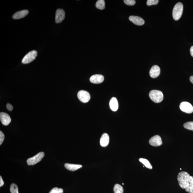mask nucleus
Wrapping results in <instances>:
<instances>
[{
  "mask_svg": "<svg viewBox=\"0 0 193 193\" xmlns=\"http://www.w3.org/2000/svg\"><path fill=\"white\" fill-rule=\"evenodd\" d=\"M139 161L143 164L145 167L149 169H152V165L147 159H145L141 158L139 159Z\"/></svg>",
  "mask_w": 193,
  "mask_h": 193,
  "instance_id": "nucleus-19",
  "label": "nucleus"
},
{
  "mask_svg": "<svg viewBox=\"0 0 193 193\" xmlns=\"http://www.w3.org/2000/svg\"><path fill=\"white\" fill-rule=\"evenodd\" d=\"M122 185H124V183H122Z\"/></svg>",
  "mask_w": 193,
  "mask_h": 193,
  "instance_id": "nucleus-32",
  "label": "nucleus"
},
{
  "mask_svg": "<svg viewBox=\"0 0 193 193\" xmlns=\"http://www.w3.org/2000/svg\"><path fill=\"white\" fill-rule=\"evenodd\" d=\"M4 182L3 181L2 177L1 176H0V187H1L4 185Z\"/></svg>",
  "mask_w": 193,
  "mask_h": 193,
  "instance_id": "nucleus-29",
  "label": "nucleus"
},
{
  "mask_svg": "<svg viewBox=\"0 0 193 193\" xmlns=\"http://www.w3.org/2000/svg\"><path fill=\"white\" fill-rule=\"evenodd\" d=\"M110 106L112 110L113 111H117L118 108V103L116 98L113 97L110 99Z\"/></svg>",
  "mask_w": 193,
  "mask_h": 193,
  "instance_id": "nucleus-16",
  "label": "nucleus"
},
{
  "mask_svg": "<svg viewBox=\"0 0 193 193\" xmlns=\"http://www.w3.org/2000/svg\"><path fill=\"white\" fill-rule=\"evenodd\" d=\"M183 11V5L179 2L175 5L173 11V18L175 20H178L181 17Z\"/></svg>",
  "mask_w": 193,
  "mask_h": 193,
  "instance_id": "nucleus-2",
  "label": "nucleus"
},
{
  "mask_svg": "<svg viewBox=\"0 0 193 193\" xmlns=\"http://www.w3.org/2000/svg\"><path fill=\"white\" fill-rule=\"evenodd\" d=\"M37 55V52L33 50L28 53L22 59V63L24 64H29L36 58Z\"/></svg>",
  "mask_w": 193,
  "mask_h": 193,
  "instance_id": "nucleus-4",
  "label": "nucleus"
},
{
  "mask_svg": "<svg viewBox=\"0 0 193 193\" xmlns=\"http://www.w3.org/2000/svg\"><path fill=\"white\" fill-rule=\"evenodd\" d=\"M160 73V68L157 65H154L151 68L150 75L152 78H156L158 77Z\"/></svg>",
  "mask_w": 193,
  "mask_h": 193,
  "instance_id": "nucleus-12",
  "label": "nucleus"
},
{
  "mask_svg": "<svg viewBox=\"0 0 193 193\" xmlns=\"http://www.w3.org/2000/svg\"><path fill=\"white\" fill-rule=\"evenodd\" d=\"M109 141L110 138L108 135L106 133H105L101 136L100 143L102 146L106 147L108 145Z\"/></svg>",
  "mask_w": 193,
  "mask_h": 193,
  "instance_id": "nucleus-15",
  "label": "nucleus"
},
{
  "mask_svg": "<svg viewBox=\"0 0 193 193\" xmlns=\"http://www.w3.org/2000/svg\"><path fill=\"white\" fill-rule=\"evenodd\" d=\"M158 0H148L147 1V5L148 6L157 5L159 3Z\"/></svg>",
  "mask_w": 193,
  "mask_h": 193,
  "instance_id": "nucleus-24",
  "label": "nucleus"
},
{
  "mask_svg": "<svg viewBox=\"0 0 193 193\" xmlns=\"http://www.w3.org/2000/svg\"><path fill=\"white\" fill-rule=\"evenodd\" d=\"M114 193H123L124 189L122 186L118 184H116L114 186L113 188Z\"/></svg>",
  "mask_w": 193,
  "mask_h": 193,
  "instance_id": "nucleus-20",
  "label": "nucleus"
},
{
  "mask_svg": "<svg viewBox=\"0 0 193 193\" xmlns=\"http://www.w3.org/2000/svg\"><path fill=\"white\" fill-rule=\"evenodd\" d=\"M104 80V77L101 75H93L90 78L91 83L94 84H99L102 83Z\"/></svg>",
  "mask_w": 193,
  "mask_h": 193,
  "instance_id": "nucleus-13",
  "label": "nucleus"
},
{
  "mask_svg": "<svg viewBox=\"0 0 193 193\" xmlns=\"http://www.w3.org/2000/svg\"><path fill=\"white\" fill-rule=\"evenodd\" d=\"M185 129L193 131V122H189L186 123L183 125Z\"/></svg>",
  "mask_w": 193,
  "mask_h": 193,
  "instance_id": "nucleus-22",
  "label": "nucleus"
},
{
  "mask_svg": "<svg viewBox=\"0 0 193 193\" xmlns=\"http://www.w3.org/2000/svg\"><path fill=\"white\" fill-rule=\"evenodd\" d=\"M5 136L4 133H3L2 131H0V145H1V144L3 143L4 139Z\"/></svg>",
  "mask_w": 193,
  "mask_h": 193,
  "instance_id": "nucleus-27",
  "label": "nucleus"
},
{
  "mask_svg": "<svg viewBox=\"0 0 193 193\" xmlns=\"http://www.w3.org/2000/svg\"><path fill=\"white\" fill-rule=\"evenodd\" d=\"M6 107L7 109L9 111H12L13 110V106L11 104H10V103H7V105Z\"/></svg>",
  "mask_w": 193,
  "mask_h": 193,
  "instance_id": "nucleus-28",
  "label": "nucleus"
},
{
  "mask_svg": "<svg viewBox=\"0 0 193 193\" xmlns=\"http://www.w3.org/2000/svg\"><path fill=\"white\" fill-rule=\"evenodd\" d=\"M190 52L191 56L193 57V46L191 47Z\"/></svg>",
  "mask_w": 193,
  "mask_h": 193,
  "instance_id": "nucleus-30",
  "label": "nucleus"
},
{
  "mask_svg": "<svg viewBox=\"0 0 193 193\" xmlns=\"http://www.w3.org/2000/svg\"><path fill=\"white\" fill-rule=\"evenodd\" d=\"M65 167L67 169L72 171H74L80 169L82 167L81 165L68 164L67 163L64 165Z\"/></svg>",
  "mask_w": 193,
  "mask_h": 193,
  "instance_id": "nucleus-17",
  "label": "nucleus"
},
{
  "mask_svg": "<svg viewBox=\"0 0 193 193\" xmlns=\"http://www.w3.org/2000/svg\"><path fill=\"white\" fill-rule=\"evenodd\" d=\"M45 156V153L43 152H40L37 154L36 155L28 159L27 163L29 165H33L37 164L42 160Z\"/></svg>",
  "mask_w": 193,
  "mask_h": 193,
  "instance_id": "nucleus-5",
  "label": "nucleus"
},
{
  "mask_svg": "<svg viewBox=\"0 0 193 193\" xmlns=\"http://www.w3.org/2000/svg\"><path fill=\"white\" fill-rule=\"evenodd\" d=\"M29 13V11L27 10H23L16 12L12 16L13 19H19L23 18L27 16Z\"/></svg>",
  "mask_w": 193,
  "mask_h": 193,
  "instance_id": "nucleus-14",
  "label": "nucleus"
},
{
  "mask_svg": "<svg viewBox=\"0 0 193 193\" xmlns=\"http://www.w3.org/2000/svg\"><path fill=\"white\" fill-rule=\"evenodd\" d=\"M180 110L182 111L187 113H191L193 112V107L190 103L183 102L180 105Z\"/></svg>",
  "mask_w": 193,
  "mask_h": 193,
  "instance_id": "nucleus-7",
  "label": "nucleus"
},
{
  "mask_svg": "<svg viewBox=\"0 0 193 193\" xmlns=\"http://www.w3.org/2000/svg\"><path fill=\"white\" fill-rule=\"evenodd\" d=\"M129 19L130 21L137 26L143 25L145 23V21L143 18L136 16H131Z\"/></svg>",
  "mask_w": 193,
  "mask_h": 193,
  "instance_id": "nucleus-11",
  "label": "nucleus"
},
{
  "mask_svg": "<svg viewBox=\"0 0 193 193\" xmlns=\"http://www.w3.org/2000/svg\"><path fill=\"white\" fill-rule=\"evenodd\" d=\"M149 96L150 99L156 103L161 102L164 99V95L161 91L153 90L151 91L149 93Z\"/></svg>",
  "mask_w": 193,
  "mask_h": 193,
  "instance_id": "nucleus-3",
  "label": "nucleus"
},
{
  "mask_svg": "<svg viewBox=\"0 0 193 193\" xmlns=\"http://www.w3.org/2000/svg\"><path fill=\"white\" fill-rule=\"evenodd\" d=\"M189 80H190V81L193 84V76H191L190 77V78H189Z\"/></svg>",
  "mask_w": 193,
  "mask_h": 193,
  "instance_id": "nucleus-31",
  "label": "nucleus"
},
{
  "mask_svg": "<svg viewBox=\"0 0 193 193\" xmlns=\"http://www.w3.org/2000/svg\"><path fill=\"white\" fill-rule=\"evenodd\" d=\"M96 8L100 10H104L105 8V3L104 0H99L96 4Z\"/></svg>",
  "mask_w": 193,
  "mask_h": 193,
  "instance_id": "nucleus-18",
  "label": "nucleus"
},
{
  "mask_svg": "<svg viewBox=\"0 0 193 193\" xmlns=\"http://www.w3.org/2000/svg\"><path fill=\"white\" fill-rule=\"evenodd\" d=\"M63 192H64V191L62 189L55 187L49 193H63Z\"/></svg>",
  "mask_w": 193,
  "mask_h": 193,
  "instance_id": "nucleus-23",
  "label": "nucleus"
},
{
  "mask_svg": "<svg viewBox=\"0 0 193 193\" xmlns=\"http://www.w3.org/2000/svg\"><path fill=\"white\" fill-rule=\"evenodd\" d=\"M149 143L152 146L158 147L162 144V142L160 136L159 135H156L151 138Z\"/></svg>",
  "mask_w": 193,
  "mask_h": 193,
  "instance_id": "nucleus-9",
  "label": "nucleus"
},
{
  "mask_svg": "<svg viewBox=\"0 0 193 193\" xmlns=\"http://www.w3.org/2000/svg\"><path fill=\"white\" fill-rule=\"evenodd\" d=\"M178 180L180 187L185 189L189 184L193 182V177L190 176L187 172L182 171L178 174Z\"/></svg>",
  "mask_w": 193,
  "mask_h": 193,
  "instance_id": "nucleus-1",
  "label": "nucleus"
},
{
  "mask_svg": "<svg viewBox=\"0 0 193 193\" xmlns=\"http://www.w3.org/2000/svg\"><path fill=\"white\" fill-rule=\"evenodd\" d=\"M185 190L187 192L189 193H193V182L189 184V186L186 188Z\"/></svg>",
  "mask_w": 193,
  "mask_h": 193,
  "instance_id": "nucleus-26",
  "label": "nucleus"
},
{
  "mask_svg": "<svg viewBox=\"0 0 193 193\" xmlns=\"http://www.w3.org/2000/svg\"><path fill=\"white\" fill-rule=\"evenodd\" d=\"M124 2L128 6H133L136 4V1L135 0H124Z\"/></svg>",
  "mask_w": 193,
  "mask_h": 193,
  "instance_id": "nucleus-25",
  "label": "nucleus"
},
{
  "mask_svg": "<svg viewBox=\"0 0 193 193\" xmlns=\"http://www.w3.org/2000/svg\"><path fill=\"white\" fill-rule=\"evenodd\" d=\"M65 17L64 10L61 9H58L56 13L55 21L57 23H60L64 20Z\"/></svg>",
  "mask_w": 193,
  "mask_h": 193,
  "instance_id": "nucleus-8",
  "label": "nucleus"
},
{
  "mask_svg": "<svg viewBox=\"0 0 193 193\" xmlns=\"http://www.w3.org/2000/svg\"><path fill=\"white\" fill-rule=\"evenodd\" d=\"M0 120L1 123L4 126H8L11 121L10 116L7 113L3 112L0 113Z\"/></svg>",
  "mask_w": 193,
  "mask_h": 193,
  "instance_id": "nucleus-10",
  "label": "nucleus"
},
{
  "mask_svg": "<svg viewBox=\"0 0 193 193\" xmlns=\"http://www.w3.org/2000/svg\"><path fill=\"white\" fill-rule=\"evenodd\" d=\"M10 189L11 193H19L18 187L15 184H12Z\"/></svg>",
  "mask_w": 193,
  "mask_h": 193,
  "instance_id": "nucleus-21",
  "label": "nucleus"
},
{
  "mask_svg": "<svg viewBox=\"0 0 193 193\" xmlns=\"http://www.w3.org/2000/svg\"><path fill=\"white\" fill-rule=\"evenodd\" d=\"M77 96L80 100L82 102L87 103L91 99V96L89 92L84 90H80L78 93Z\"/></svg>",
  "mask_w": 193,
  "mask_h": 193,
  "instance_id": "nucleus-6",
  "label": "nucleus"
}]
</instances>
